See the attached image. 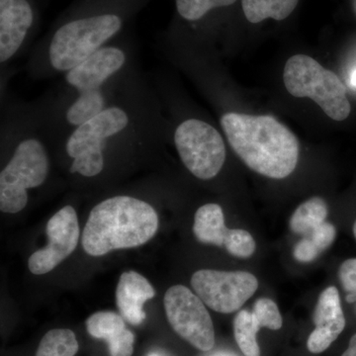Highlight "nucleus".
Wrapping results in <instances>:
<instances>
[{
  "label": "nucleus",
  "instance_id": "dca6fc26",
  "mask_svg": "<svg viewBox=\"0 0 356 356\" xmlns=\"http://www.w3.org/2000/svg\"><path fill=\"white\" fill-rule=\"evenodd\" d=\"M86 330L95 339L108 346L110 356H132L135 336L126 327L124 318L111 311H100L86 320Z\"/></svg>",
  "mask_w": 356,
  "mask_h": 356
},
{
  "label": "nucleus",
  "instance_id": "393cba45",
  "mask_svg": "<svg viewBox=\"0 0 356 356\" xmlns=\"http://www.w3.org/2000/svg\"><path fill=\"white\" fill-rule=\"evenodd\" d=\"M322 254L309 236L302 238L294 248V257L299 262H312Z\"/></svg>",
  "mask_w": 356,
  "mask_h": 356
},
{
  "label": "nucleus",
  "instance_id": "7ed1b4c3",
  "mask_svg": "<svg viewBox=\"0 0 356 356\" xmlns=\"http://www.w3.org/2000/svg\"><path fill=\"white\" fill-rule=\"evenodd\" d=\"M153 0H72L28 54L36 81L62 76L123 33Z\"/></svg>",
  "mask_w": 356,
  "mask_h": 356
},
{
  "label": "nucleus",
  "instance_id": "b1692460",
  "mask_svg": "<svg viewBox=\"0 0 356 356\" xmlns=\"http://www.w3.org/2000/svg\"><path fill=\"white\" fill-rule=\"evenodd\" d=\"M337 236V229L331 222H324L307 236L313 241L321 252L331 247Z\"/></svg>",
  "mask_w": 356,
  "mask_h": 356
},
{
  "label": "nucleus",
  "instance_id": "412c9836",
  "mask_svg": "<svg viewBox=\"0 0 356 356\" xmlns=\"http://www.w3.org/2000/svg\"><path fill=\"white\" fill-rule=\"evenodd\" d=\"M79 343L70 330L55 329L47 332L39 344L36 356H76Z\"/></svg>",
  "mask_w": 356,
  "mask_h": 356
},
{
  "label": "nucleus",
  "instance_id": "f257e3e1",
  "mask_svg": "<svg viewBox=\"0 0 356 356\" xmlns=\"http://www.w3.org/2000/svg\"><path fill=\"white\" fill-rule=\"evenodd\" d=\"M168 122L151 79L140 72L102 113L55 147L70 177L100 179L111 163L154 154L168 137Z\"/></svg>",
  "mask_w": 356,
  "mask_h": 356
},
{
  "label": "nucleus",
  "instance_id": "cd10ccee",
  "mask_svg": "<svg viewBox=\"0 0 356 356\" xmlns=\"http://www.w3.org/2000/svg\"><path fill=\"white\" fill-rule=\"evenodd\" d=\"M147 356H165L163 355V353H156V351H153V353H149Z\"/></svg>",
  "mask_w": 356,
  "mask_h": 356
},
{
  "label": "nucleus",
  "instance_id": "f03ea898",
  "mask_svg": "<svg viewBox=\"0 0 356 356\" xmlns=\"http://www.w3.org/2000/svg\"><path fill=\"white\" fill-rule=\"evenodd\" d=\"M140 72L130 28L63 74L53 88L34 102L54 149L72 131L110 106Z\"/></svg>",
  "mask_w": 356,
  "mask_h": 356
},
{
  "label": "nucleus",
  "instance_id": "6ab92c4d",
  "mask_svg": "<svg viewBox=\"0 0 356 356\" xmlns=\"http://www.w3.org/2000/svg\"><path fill=\"white\" fill-rule=\"evenodd\" d=\"M327 206L320 197H313L301 204L290 219V229L297 235L309 236L325 222Z\"/></svg>",
  "mask_w": 356,
  "mask_h": 356
},
{
  "label": "nucleus",
  "instance_id": "c85d7f7f",
  "mask_svg": "<svg viewBox=\"0 0 356 356\" xmlns=\"http://www.w3.org/2000/svg\"><path fill=\"white\" fill-rule=\"evenodd\" d=\"M353 235H355L356 238V220L355 224H353Z\"/></svg>",
  "mask_w": 356,
  "mask_h": 356
},
{
  "label": "nucleus",
  "instance_id": "f8f14e48",
  "mask_svg": "<svg viewBox=\"0 0 356 356\" xmlns=\"http://www.w3.org/2000/svg\"><path fill=\"white\" fill-rule=\"evenodd\" d=\"M49 243L29 257L28 267L35 275H43L55 269L74 252L79 243V219L76 211L67 205L49 220L46 228Z\"/></svg>",
  "mask_w": 356,
  "mask_h": 356
},
{
  "label": "nucleus",
  "instance_id": "4be33fe9",
  "mask_svg": "<svg viewBox=\"0 0 356 356\" xmlns=\"http://www.w3.org/2000/svg\"><path fill=\"white\" fill-rule=\"evenodd\" d=\"M224 247L233 257L248 259L254 254L257 243L252 236L245 229H229Z\"/></svg>",
  "mask_w": 356,
  "mask_h": 356
},
{
  "label": "nucleus",
  "instance_id": "a878e982",
  "mask_svg": "<svg viewBox=\"0 0 356 356\" xmlns=\"http://www.w3.org/2000/svg\"><path fill=\"white\" fill-rule=\"evenodd\" d=\"M341 356H356V334L351 337L348 350L344 351Z\"/></svg>",
  "mask_w": 356,
  "mask_h": 356
},
{
  "label": "nucleus",
  "instance_id": "a211bd4d",
  "mask_svg": "<svg viewBox=\"0 0 356 356\" xmlns=\"http://www.w3.org/2000/svg\"><path fill=\"white\" fill-rule=\"evenodd\" d=\"M298 3L299 0H242L245 18L254 24L268 18L276 21L286 19Z\"/></svg>",
  "mask_w": 356,
  "mask_h": 356
},
{
  "label": "nucleus",
  "instance_id": "ddd939ff",
  "mask_svg": "<svg viewBox=\"0 0 356 356\" xmlns=\"http://www.w3.org/2000/svg\"><path fill=\"white\" fill-rule=\"evenodd\" d=\"M282 317L275 302L261 298L254 310L238 312L234 320V334L238 348L245 356H261L257 334L261 327L277 331L282 327Z\"/></svg>",
  "mask_w": 356,
  "mask_h": 356
},
{
  "label": "nucleus",
  "instance_id": "9b49d317",
  "mask_svg": "<svg viewBox=\"0 0 356 356\" xmlns=\"http://www.w3.org/2000/svg\"><path fill=\"white\" fill-rule=\"evenodd\" d=\"M191 286L213 311L231 314L242 308L259 288L254 274L245 271L201 269L191 278Z\"/></svg>",
  "mask_w": 356,
  "mask_h": 356
},
{
  "label": "nucleus",
  "instance_id": "1a4fd4ad",
  "mask_svg": "<svg viewBox=\"0 0 356 356\" xmlns=\"http://www.w3.org/2000/svg\"><path fill=\"white\" fill-rule=\"evenodd\" d=\"M41 0H0L1 97L13 76V65L29 54L41 25Z\"/></svg>",
  "mask_w": 356,
  "mask_h": 356
},
{
  "label": "nucleus",
  "instance_id": "f3484780",
  "mask_svg": "<svg viewBox=\"0 0 356 356\" xmlns=\"http://www.w3.org/2000/svg\"><path fill=\"white\" fill-rule=\"evenodd\" d=\"M228 232L225 225L224 212L219 204H205L196 211L193 233L199 242L224 247Z\"/></svg>",
  "mask_w": 356,
  "mask_h": 356
},
{
  "label": "nucleus",
  "instance_id": "39448f33",
  "mask_svg": "<svg viewBox=\"0 0 356 356\" xmlns=\"http://www.w3.org/2000/svg\"><path fill=\"white\" fill-rule=\"evenodd\" d=\"M220 123L229 146L250 170L274 179L294 172L299 161L298 139L274 117L226 112Z\"/></svg>",
  "mask_w": 356,
  "mask_h": 356
},
{
  "label": "nucleus",
  "instance_id": "9d476101",
  "mask_svg": "<svg viewBox=\"0 0 356 356\" xmlns=\"http://www.w3.org/2000/svg\"><path fill=\"white\" fill-rule=\"evenodd\" d=\"M163 304L168 323L178 336L199 350L214 348L212 318L196 293L184 285H175L166 291Z\"/></svg>",
  "mask_w": 356,
  "mask_h": 356
},
{
  "label": "nucleus",
  "instance_id": "6e6552de",
  "mask_svg": "<svg viewBox=\"0 0 356 356\" xmlns=\"http://www.w3.org/2000/svg\"><path fill=\"white\" fill-rule=\"evenodd\" d=\"M283 81L294 97H309L330 118L343 121L350 116V103L346 88L339 76L306 55H295L287 60Z\"/></svg>",
  "mask_w": 356,
  "mask_h": 356
},
{
  "label": "nucleus",
  "instance_id": "5701e85b",
  "mask_svg": "<svg viewBox=\"0 0 356 356\" xmlns=\"http://www.w3.org/2000/svg\"><path fill=\"white\" fill-rule=\"evenodd\" d=\"M339 277L344 291L348 293L346 301L356 302V259L343 261L339 269Z\"/></svg>",
  "mask_w": 356,
  "mask_h": 356
},
{
  "label": "nucleus",
  "instance_id": "0eeeda50",
  "mask_svg": "<svg viewBox=\"0 0 356 356\" xmlns=\"http://www.w3.org/2000/svg\"><path fill=\"white\" fill-rule=\"evenodd\" d=\"M168 122V136L182 163L193 177L211 180L221 172L227 151L221 134L209 122L198 117H177Z\"/></svg>",
  "mask_w": 356,
  "mask_h": 356
},
{
  "label": "nucleus",
  "instance_id": "4468645a",
  "mask_svg": "<svg viewBox=\"0 0 356 356\" xmlns=\"http://www.w3.org/2000/svg\"><path fill=\"white\" fill-rule=\"evenodd\" d=\"M314 323L316 327L308 339V350L312 353H322L343 332L346 327L339 291L334 286L325 288L318 297Z\"/></svg>",
  "mask_w": 356,
  "mask_h": 356
},
{
  "label": "nucleus",
  "instance_id": "423d86ee",
  "mask_svg": "<svg viewBox=\"0 0 356 356\" xmlns=\"http://www.w3.org/2000/svg\"><path fill=\"white\" fill-rule=\"evenodd\" d=\"M158 229L159 215L151 203L117 194L91 209L83 229V250L91 257H102L112 250L140 247L153 238Z\"/></svg>",
  "mask_w": 356,
  "mask_h": 356
},
{
  "label": "nucleus",
  "instance_id": "bb28decb",
  "mask_svg": "<svg viewBox=\"0 0 356 356\" xmlns=\"http://www.w3.org/2000/svg\"><path fill=\"white\" fill-rule=\"evenodd\" d=\"M351 84H353V86H355L356 88V70L355 72H353V74H351Z\"/></svg>",
  "mask_w": 356,
  "mask_h": 356
},
{
  "label": "nucleus",
  "instance_id": "2eb2a0df",
  "mask_svg": "<svg viewBox=\"0 0 356 356\" xmlns=\"http://www.w3.org/2000/svg\"><path fill=\"white\" fill-rule=\"evenodd\" d=\"M156 296V290L146 277L136 271H126L116 288V304L124 320L133 325L144 322V305Z\"/></svg>",
  "mask_w": 356,
  "mask_h": 356
},
{
  "label": "nucleus",
  "instance_id": "aec40b11",
  "mask_svg": "<svg viewBox=\"0 0 356 356\" xmlns=\"http://www.w3.org/2000/svg\"><path fill=\"white\" fill-rule=\"evenodd\" d=\"M236 0H175L179 22L188 25L203 23L214 11L233 6Z\"/></svg>",
  "mask_w": 356,
  "mask_h": 356
},
{
  "label": "nucleus",
  "instance_id": "20e7f679",
  "mask_svg": "<svg viewBox=\"0 0 356 356\" xmlns=\"http://www.w3.org/2000/svg\"><path fill=\"white\" fill-rule=\"evenodd\" d=\"M0 139L6 163L0 172V210L16 214L29 202V191L40 188L51 175L50 140L34 102L1 98Z\"/></svg>",
  "mask_w": 356,
  "mask_h": 356
}]
</instances>
